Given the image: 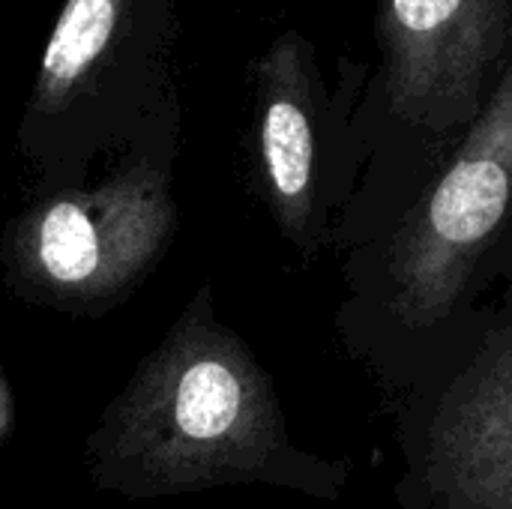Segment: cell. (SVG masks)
<instances>
[{
	"mask_svg": "<svg viewBox=\"0 0 512 509\" xmlns=\"http://www.w3.org/2000/svg\"><path fill=\"white\" fill-rule=\"evenodd\" d=\"M81 465L96 492L126 501L264 486L336 504L354 480L348 456L294 441L273 375L219 318L210 282L102 408Z\"/></svg>",
	"mask_w": 512,
	"mask_h": 509,
	"instance_id": "obj_1",
	"label": "cell"
},
{
	"mask_svg": "<svg viewBox=\"0 0 512 509\" xmlns=\"http://www.w3.org/2000/svg\"><path fill=\"white\" fill-rule=\"evenodd\" d=\"M510 219L512 63L405 210L339 258L333 330L384 402L405 393L489 300L486 267Z\"/></svg>",
	"mask_w": 512,
	"mask_h": 509,
	"instance_id": "obj_2",
	"label": "cell"
},
{
	"mask_svg": "<svg viewBox=\"0 0 512 509\" xmlns=\"http://www.w3.org/2000/svg\"><path fill=\"white\" fill-rule=\"evenodd\" d=\"M381 63L354 111L360 180L333 225L342 258L390 225L512 63V0H378Z\"/></svg>",
	"mask_w": 512,
	"mask_h": 509,
	"instance_id": "obj_3",
	"label": "cell"
},
{
	"mask_svg": "<svg viewBox=\"0 0 512 509\" xmlns=\"http://www.w3.org/2000/svg\"><path fill=\"white\" fill-rule=\"evenodd\" d=\"M186 0H63L21 108L33 195L84 186L180 111L174 42Z\"/></svg>",
	"mask_w": 512,
	"mask_h": 509,
	"instance_id": "obj_4",
	"label": "cell"
},
{
	"mask_svg": "<svg viewBox=\"0 0 512 509\" xmlns=\"http://www.w3.org/2000/svg\"><path fill=\"white\" fill-rule=\"evenodd\" d=\"M180 111L84 186L30 195L0 234L6 291L36 309L102 318L126 303L174 243Z\"/></svg>",
	"mask_w": 512,
	"mask_h": 509,
	"instance_id": "obj_5",
	"label": "cell"
},
{
	"mask_svg": "<svg viewBox=\"0 0 512 509\" xmlns=\"http://www.w3.org/2000/svg\"><path fill=\"white\" fill-rule=\"evenodd\" d=\"M384 411L402 456L399 509H512V285Z\"/></svg>",
	"mask_w": 512,
	"mask_h": 509,
	"instance_id": "obj_6",
	"label": "cell"
},
{
	"mask_svg": "<svg viewBox=\"0 0 512 509\" xmlns=\"http://www.w3.org/2000/svg\"><path fill=\"white\" fill-rule=\"evenodd\" d=\"M369 69L345 63L327 87L318 48L279 33L252 63L249 177L282 243L303 267L333 255V225L360 180L351 123Z\"/></svg>",
	"mask_w": 512,
	"mask_h": 509,
	"instance_id": "obj_7",
	"label": "cell"
},
{
	"mask_svg": "<svg viewBox=\"0 0 512 509\" xmlns=\"http://www.w3.org/2000/svg\"><path fill=\"white\" fill-rule=\"evenodd\" d=\"M504 288V285H512V219L486 267V288H489V297L495 294V288Z\"/></svg>",
	"mask_w": 512,
	"mask_h": 509,
	"instance_id": "obj_8",
	"label": "cell"
},
{
	"mask_svg": "<svg viewBox=\"0 0 512 509\" xmlns=\"http://www.w3.org/2000/svg\"><path fill=\"white\" fill-rule=\"evenodd\" d=\"M15 423H18V402H15V393H12L6 372L0 369V444H6L12 438Z\"/></svg>",
	"mask_w": 512,
	"mask_h": 509,
	"instance_id": "obj_9",
	"label": "cell"
}]
</instances>
